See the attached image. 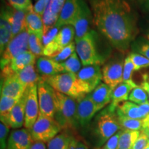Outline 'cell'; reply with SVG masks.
<instances>
[{
  "label": "cell",
  "mask_w": 149,
  "mask_h": 149,
  "mask_svg": "<svg viewBox=\"0 0 149 149\" xmlns=\"http://www.w3.org/2000/svg\"><path fill=\"white\" fill-rule=\"evenodd\" d=\"M29 33L24 30L13 37L1 54V69L8 65L19 55L29 50Z\"/></svg>",
  "instance_id": "obj_7"
},
{
  "label": "cell",
  "mask_w": 149,
  "mask_h": 149,
  "mask_svg": "<svg viewBox=\"0 0 149 149\" xmlns=\"http://www.w3.org/2000/svg\"><path fill=\"white\" fill-rule=\"evenodd\" d=\"M55 101L56 110L54 118L62 130H77V100L55 90Z\"/></svg>",
  "instance_id": "obj_4"
},
{
  "label": "cell",
  "mask_w": 149,
  "mask_h": 149,
  "mask_svg": "<svg viewBox=\"0 0 149 149\" xmlns=\"http://www.w3.org/2000/svg\"><path fill=\"white\" fill-rule=\"evenodd\" d=\"M72 137L67 132L60 133L48 141L47 149H69Z\"/></svg>",
  "instance_id": "obj_30"
},
{
  "label": "cell",
  "mask_w": 149,
  "mask_h": 149,
  "mask_svg": "<svg viewBox=\"0 0 149 149\" xmlns=\"http://www.w3.org/2000/svg\"><path fill=\"white\" fill-rule=\"evenodd\" d=\"M61 64L64 68V73L70 72V73L77 74L81 70L82 66L81 60H79V57L76 51L72 54L69 58Z\"/></svg>",
  "instance_id": "obj_32"
},
{
  "label": "cell",
  "mask_w": 149,
  "mask_h": 149,
  "mask_svg": "<svg viewBox=\"0 0 149 149\" xmlns=\"http://www.w3.org/2000/svg\"><path fill=\"white\" fill-rule=\"evenodd\" d=\"M29 130L34 141L48 143L60 133L62 128L55 118L40 113L36 122Z\"/></svg>",
  "instance_id": "obj_6"
},
{
  "label": "cell",
  "mask_w": 149,
  "mask_h": 149,
  "mask_svg": "<svg viewBox=\"0 0 149 149\" xmlns=\"http://www.w3.org/2000/svg\"><path fill=\"white\" fill-rule=\"evenodd\" d=\"M41 77L51 85L54 90L75 100L82 97L91 92L88 86L79 79L76 74L65 72L51 77Z\"/></svg>",
  "instance_id": "obj_3"
},
{
  "label": "cell",
  "mask_w": 149,
  "mask_h": 149,
  "mask_svg": "<svg viewBox=\"0 0 149 149\" xmlns=\"http://www.w3.org/2000/svg\"><path fill=\"white\" fill-rule=\"evenodd\" d=\"M35 1H37V0H35Z\"/></svg>",
  "instance_id": "obj_56"
},
{
  "label": "cell",
  "mask_w": 149,
  "mask_h": 149,
  "mask_svg": "<svg viewBox=\"0 0 149 149\" xmlns=\"http://www.w3.org/2000/svg\"><path fill=\"white\" fill-rule=\"evenodd\" d=\"M122 130H120L116 134L112 136L111 138L106 142V144L104 145L102 149H117L119 139H120L121 133H122Z\"/></svg>",
  "instance_id": "obj_43"
},
{
  "label": "cell",
  "mask_w": 149,
  "mask_h": 149,
  "mask_svg": "<svg viewBox=\"0 0 149 149\" xmlns=\"http://www.w3.org/2000/svg\"><path fill=\"white\" fill-rule=\"evenodd\" d=\"M28 10H19L12 7H6L1 9V11L6 15L12 26L13 38L24 30L26 29V17Z\"/></svg>",
  "instance_id": "obj_18"
},
{
  "label": "cell",
  "mask_w": 149,
  "mask_h": 149,
  "mask_svg": "<svg viewBox=\"0 0 149 149\" xmlns=\"http://www.w3.org/2000/svg\"><path fill=\"white\" fill-rule=\"evenodd\" d=\"M116 113L122 129L141 131L143 126V119L142 120H139V119L130 118V117L123 115L117 111Z\"/></svg>",
  "instance_id": "obj_31"
},
{
  "label": "cell",
  "mask_w": 149,
  "mask_h": 149,
  "mask_svg": "<svg viewBox=\"0 0 149 149\" xmlns=\"http://www.w3.org/2000/svg\"><path fill=\"white\" fill-rule=\"evenodd\" d=\"M128 101L140 105L149 101L148 95L146 91L141 86H137L130 92Z\"/></svg>",
  "instance_id": "obj_35"
},
{
  "label": "cell",
  "mask_w": 149,
  "mask_h": 149,
  "mask_svg": "<svg viewBox=\"0 0 149 149\" xmlns=\"http://www.w3.org/2000/svg\"><path fill=\"white\" fill-rule=\"evenodd\" d=\"M93 22L111 45L121 53L131 46L139 33L137 17L126 0H89Z\"/></svg>",
  "instance_id": "obj_1"
},
{
  "label": "cell",
  "mask_w": 149,
  "mask_h": 149,
  "mask_svg": "<svg viewBox=\"0 0 149 149\" xmlns=\"http://www.w3.org/2000/svg\"><path fill=\"white\" fill-rule=\"evenodd\" d=\"M132 52L144 56L149 59V41L144 37H138L132 43Z\"/></svg>",
  "instance_id": "obj_34"
},
{
  "label": "cell",
  "mask_w": 149,
  "mask_h": 149,
  "mask_svg": "<svg viewBox=\"0 0 149 149\" xmlns=\"http://www.w3.org/2000/svg\"><path fill=\"white\" fill-rule=\"evenodd\" d=\"M10 126L1 122L0 123V148L7 149L8 144V135L10 130Z\"/></svg>",
  "instance_id": "obj_40"
},
{
  "label": "cell",
  "mask_w": 149,
  "mask_h": 149,
  "mask_svg": "<svg viewBox=\"0 0 149 149\" xmlns=\"http://www.w3.org/2000/svg\"><path fill=\"white\" fill-rule=\"evenodd\" d=\"M66 1V0H52L50 5L46 8L45 11H48L53 15L59 17Z\"/></svg>",
  "instance_id": "obj_41"
},
{
  "label": "cell",
  "mask_w": 149,
  "mask_h": 149,
  "mask_svg": "<svg viewBox=\"0 0 149 149\" xmlns=\"http://www.w3.org/2000/svg\"><path fill=\"white\" fill-rule=\"evenodd\" d=\"M93 19L92 11L84 0H79V8L72 26L74 29V42L80 40L88 33Z\"/></svg>",
  "instance_id": "obj_11"
},
{
  "label": "cell",
  "mask_w": 149,
  "mask_h": 149,
  "mask_svg": "<svg viewBox=\"0 0 149 149\" xmlns=\"http://www.w3.org/2000/svg\"><path fill=\"white\" fill-rule=\"evenodd\" d=\"M149 139L144 134L141 133L140 135L135 141V144L132 149H145V148L148 144Z\"/></svg>",
  "instance_id": "obj_44"
},
{
  "label": "cell",
  "mask_w": 149,
  "mask_h": 149,
  "mask_svg": "<svg viewBox=\"0 0 149 149\" xmlns=\"http://www.w3.org/2000/svg\"><path fill=\"white\" fill-rule=\"evenodd\" d=\"M12 8L19 10H28L33 6L31 0H7Z\"/></svg>",
  "instance_id": "obj_39"
},
{
  "label": "cell",
  "mask_w": 149,
  "mask_h": 149,
  "mask_svg": "<svg viewBox=\"0 0 149 149\" xmlns=\"http://www.w3.org/2000/svg\"><path fill=\"white\" fill-rule=\"evenodd\" d=\"M79 0H66L59 13L56 25L59 28L72 25L77 13Z\"/></svg>",
  "instance_id": "obj_21"
},
{
  "label": "cell",
  "mask_w": 149,
  "mask_h": 149,
  "mask_svg": "<svg viewBox=\"0 0 149 149\" xmlns=\"http://www.w3.org/2000/svg\"><path fill=\"white\" fill-rule=\"evenodd\" d=\"M19 100V99L1 96V98H0V118H1V122L8 125L9 115Z\"/></svg>",
  "instance_id": "obj_29"
},
{
  "label": "cell",
  "mask_w": 149,
  "mask_h": 149,
  "mask_svg": "<svg viewBox=\"0 0 149 149\" xmlns=\"http://www.w3.org/2000/svg\"><path fill=\"white\" fill-rule=\"evenodd\" d=\"M116 111L109 107L97 115L91 129V140L96 148L103 147L112 136L122 130Z\"/></svg>",
  "instance_id": "obj_2"
},
{
  "label": "cell",
  "mask_w": 149,
  "mask_h": 149,
  "mask_svg": "<svg viewBox=\"0 0 149 149\" xmlns=\"http://www.w3.org/2000/svg\"><path fill=\"white\" fill-rule=\"evenodd\" d=\"M34 142L27 128L13 130L8 137L7 149H29Z\"/></svg>",
  "instance_id": "obj_17"
},
{
  "label": "cell",
  "mask_w": 149,
  "mask_h": 149,
  "mask_svg": "<svg viewBox=\"0 0 149 149\" xmlns=\"http://www.w3.org/2000/svg\"><path fill=\"white\" fill-rule=\"evenodd\" d=\"M26 92L27 95L26 100L24 126L28 130H31L40 114L37 84L28 86Z\"/></svg>",
  "instance_id": "obj_13"
},
{
  "label": "cell",
  "mask_w": 149,
  "mask_h": 149,
  "mask_svg": "<svg viewBox=\"0 0 149 149\" xmlns=\"http://www.w3.org/2000/svg\"><path fill=\"white\" fill-rule=\"evenodd\" d=\"M76 75L83 83L88 86L92 92L102 83V69L101 65L94 64L83 66Z\"/></svg>",
  "instance_id": "obj_15"
},
{
  "label": "cell",
  "mask_w": 149,
  "mask_h": 149,
  "mask_svg": "<svg viewBox=\"0 0 149 149\" xmlns=\"http://www.w3.org/2000/svg\"><path fill=\"white\" fill-rule=\"evenodd\" d=\"M113 91L107 84L102 82L92 92L88 93V95L95 105L102 110L111 104Z\"/></svg>",
  "instance_id": "obj_22"
},
{
  "label": "cell",
  "mask_w": 149,
  "mask_h": 149,
  "mask_svg": "<svg viewBox=\"0 0 149 149\" xmlns=\"http://www.w3.org/2000/svg\"><path fill=\"white\" fill-rule=\"evenodd\" d=\"M36 60V56L29 50L23 52L16 57L10 64L1 69V78L13 75L16 72L23 69L28 66L35 64Z\"/></svg>",
  "instance_id": "obj_14"
},
{
  "label": "cell",
  "mask_w": 149,
  "mask_h": 149,
  "mask_svg": "<svg viewBox=\"0 0 149 149\" xmlns=\"http://www.w3.org/2000/svg\"><path fill=\"white\" fill-rule=\"evenodd\" d=\"M130 59L133 62L135 66V71L139 70L141 68H148L149 67V59L144 56L139 55L138 53L131 52L129 55Z\"/></svg>",
  "instance_id": "obj_38"
},
{
  "label": "cell",
  "mask_w": 149,
  "mask_h": 149,
  "mask_svg": "<svg viewBox=\"0 0 149 149\" xmlns=\"http://www.w3.org/2000/svg\"><path fill=\"white\" fill-rule=\"evenodd\" d=\"M144 7L145 9H146L148 12H149V0H145Z\"/></svg>",
  "instance_id": "obj_51"
},
{
  "label": "cell",
  "mask_w": 149,
  "mask_h": 149,
  "mask_svg": "<svg viewBox=\"0 0 149 149\" xmlns=\"http://www.w3.org/2000/svg\"><path fill=\"white\" fill-rule=\"evenodd\" d=\"M140 134L141 131L139 130L122 129L117 149H132Z\"/></svg>",
  "instance_id": "obj_28"
},
{
  "label": "cell",
  "mask_w": 149,
  "mask_h": 149,
  "mask_svg": "<svg viewBox=\"0 0 149 149\" xmlns=\"http://www.w3.org/2000/svg\"><path fill=\"white\" fill-rule=\"evenodd\" d=\"M75 42L70 43L69 45H68L66 47H65L64 49L61 51L60 53H59L55 57H51L54 61L58 63H62L68 59L71 56V55L74 52H75Z\"/></svg>",
  "instance_id": "obj_37"
},
{
  "label": "cell",
  "mask_w": 149,
  "mask_h": 149,
  "mask_svg": "<svg viewBox=\"0 0 149 149\" xmlns=\"http://www.w3.org/2000/svg\"><path fill=\"white\" fill-rule=\"evenodd\" d=\"M27 87L19 80L13 74L5 78H1V96L20 99L24 95Z\"/></svg>",
  "instance_id": "obj_16"
},
{
  "label": "cell",
  "mask_w": 149,
  "mask_h": 149,
  "mask_svg": "<svg viewBox=\"0 0 149 149\" xmlns=\"http://www.w3.org/2000/svg\"><path fill=\"white\" fill-rule=\"evenodd\" d=\"M141 86L142 87L145 91H146V92L147 93V94H148V99H149V83L146 81H143V82L141 83Z\"/></svg>",
  "instance_id": "obj_49"
},
{
  "label": "cell",
  "mask_w": 149,
  "mask_h": 149,
  "mask_svg": "<svg viewBox=\"0 0 149 149\" xmlns=\"http://www.w3.org/2000/svg\"><path fill=\"white\" fill-rule=\"evenodd\" d=\"M132 1H137V0H132Z\"/></svg>",
  "instance_id": "obj_55"
},
{
  "label": "cell",
  "mask_w": 149,
  "mask_h": 149,
  "mask_svg": "<svg viewBox=\"0 0 149 149\" xmlns=\"http://www.w3.org/2000/svg\"><path fill=\"white\" fill-rule=\"evenodd\" d=\"M26 95L27 92L26 90L24 95L19 99L17 103L15 105L9 115L8 125L10 128H14V129H19L24 126Z\"/></svg>",
  "instance_id": "obj_20"
},
{
  "label": "cell",
  "mask_w": 149,
  "mask_h": 149,
  "mask_svg": "<svg viewBox=\"0 0 149 149\" xmlns=\"http://www.w3.org/2000/svg\"><path fill=\"white\" fill-rule=\"evenodd\" d=\"M135 71V66L130 59V56L128 55L124 59V69H123V81L124 82L134 84L133 80V74Z\"/></svg>",
  "instance_id": "obj_36"
},
{
  "label": "cell",
  "mask_w": 149,
  "mask_h": 149,
  "mask_svg": "<svg viewBox=\"0 0 149 149\" xmlns=\"http://www.w3.org/2000/svg\"><path fill=\"white\" fill-rule=\"evenodd\" d=\"M69 149H89L86 144L79 140L75 137H72L71 142H70Z\"/></svg>",
  "instance_id": "obj_46"
},
{
  "label": "cell",
  "mask_w": 149,
  "mask_h": 149,
  "mask_svg": "<svg viewBox=\"0 0 149 149\" xmlns=\"http://www.w3.org/2000/svg\"><path fill=\"white\" fill-rule=\"evenodd\" d=\"M141 133L144 134L149 139V115L143 119V126L141 130Z\"/></svg>",
  "instance_id": "obj_47"
},
{
  "label": "cell",
  "mask_w": 149,
  "mask_h": 149,
  "mask_svg": "<svg viewBox=\"0 0 149 149\" xmlns=\"http://www.w3.org/2000/svg\"><path fill=\"white\" fill-rule=\"evenodd\" d=\"M77 128H86L90 124L96 113L101 111V109L91 100L88 94L77 99Z\"/></svg>",
  "instance_id": "obj_12"
},
{
  "label": "cell",
  "mask_w": 149,
  "mask_h": 149,
  "mask_svg": "<svg viewBox=\"0 0 149 149\" xmlns=\"http://www.w3.org/2000/svg\"><path fill=\"white\" fill-rule=\"evenodd\" d=\"M44 44L42 43V38L34 33H29V50L34 54L36 57L44 56Z\"/></svg>",
  "instance_id": "obj_33"
},
{
  "label": "cell",
  "mask_w": 149,
  "mask_h": 149,
  "mask_svg": "<svg viewBox=\"0 0 149 149\" xmlns=\"http://www.w3.org/2000/svg\"><path fill=\"white\" fill-rule=\"evenodd\" d=\"M144 37L149 41V24L144 31Z\"/></svg>",
  "instance_id": "obj_50"
},
{
  "label": "cell",
  "mask_w": 149,
  "mask_h": 149,
  "mask_svg": "<svg viewBox=\"0 0 149 149\" xmlns=\"http://www.w3.org/2000/svg\"><path fill=\"white\" fill-rule=\"evenodd\" d=\"M116 111L123 115L133 119L142 120L146 117L139 107V105L130 101H126L120 104L117 107Z\"/></svg>",
  "instance_id": "obj_27"
},
{
  "label": "cell",
  "mask_w": 149,
  "mask_h": 149,
  "mask_svg": "<svg viewBox=\"0 0 149 149\" xmlns=\"http://www.w3.org/2000/svg\"><path fill=\"white\" fill-rule=\"evenodd\" d=\"M14 74L26 87L36 84L41 79V76L35 70L34 64L26 66L16 72Z\"/></svg>",
  "instance_id": "obj_25"
},
{
  "label": "cell",
  "mask_w": 149,
  "mask_h": 149,
  "mask_svg": "<svg viewBox=\"0 0 149 149\" xmlns=\"http://www.w3.org/2000/svg\"><path fill=\"white\" fill-rule=\"evenodd\" d=\"M52 1V0H46V8L50 5V3Z\"/></svg>",
  "instance_id": "obj_53"
},
{
  "label": "cell",
  "mask_w": 149,
  "mask_h": 149,
  "mask_svg": "<svg viewBox=\"0 0 149 149\" xmlns=\"http://www.w3.org/2000/svg\"><path fill=\"white\" fill-rule=\"evenodd\" d=\"M29 149H47L44 142L42 141H34Z\"/></svg>",
  "instance_id": "obj_48"
},
{
  "label": "cell",
  "mask_w": 149,
  "mask_h": 149,
  "mask_svg": "<svg viewBox=\"0 0 149 149\" xmlns=\"http://www.w3.org/2000/svg\"><path fill=\"white\" fill-rule=\"evenodd\" d=\"M137 86V85L135 83L131 84L124 82V81L117 86L112 93L111 102L109 107L113 111H116L119 104L127 101L130 92Z\"/></svg>",
  "instance_id": "obj_23"
},
{
  "label": "cell",
  "mask_w": 149,
  "mask_h": 149,
  "mask_svg": "<svg viewBox=\"0 0 149 149\" xmlns=\"http://www.w3.org/2000/svg\"><path fill=\"white\" fill-rule=\"evenodd\" d=\"M60 29L61 28H59L58 26H57L55 24L49 31L44 33L42 37V43L44 44V46L48 45V44H50L55 38V37L58 34Z\"/></svg>",
  "instance_id": "obj_42"
},
{
  "label": "cell",
  "mask_w": 149,
  "mask_h": 149,
  "mask_svg": "<svg viewBox=\"0 0 149 149\" xmlns=\"http://www.w3.org/2000/svg\"><path fill=\"white\" fill-rule=\"evenodd\" d=\"M143 81H146L149 83V75H148V74H144L143 76Z\"/></svg>",
  "instance_id": "obj_52"
},
{
  "label": "cell",
  "mask_w": 149,
  "mask_h": 149,
  "mask_svg": "<svg viewBox=\"0 0 149 149\" xmlns=\"http://www.w3.org/2000/svg\"><path fill=\"white\" fill-rule=\"evenodd\" d=\"M145 149H149V142H148V144L147 145V146L145 148Z\"/></svg>",
  "instance_id": "obj_54"
},
{
  "label": "cell",
  "mask_w": 149,
  "mask_h": 149,
  "mask_svg": "<svg viewBox=\"0 0 149 149\" xmlns=\"http://www.w3.org/2000/svg\"><path fill=\"white\" fill-rule=\"evenodd\" d=\"M36 69L41 77H51L55 74L64 73L61 63L56 62L51 57L42 56L36 60Z\"/></svg>",
  "instance_id": "obj_19"
},
{
  "label": "cell",
  "mask_w": 149,
  "mask_h": 149,
  "mask_svg": "<svg viewBox=\"0 0 149 149\" xmlns=\"http://www.w3.org/2000/svg\"><path fill=\"white\" fill-rule=\"evenodd\" d=\"M40 113L46 116L53 117L55 114V90L41 77L37 82Z\"/></svg>",
  "instance_id": "obj_9"
},
{
  "label": "cell",
  "mask_w": 149,
  "mask_h": 149,
  "mask_svg": "<svg viewBox=\"0 0 149 149\" xmlns=\"http://www.w3.org/2000/svg\"><path fill=\"white\" fill-rule=\"evenodd\" d=\"M26 29L29 33H34L42 38L44 33V26L42 16L35 12L33 6L28 10L26 17Z\"/></svg>",
  "instance_id": "obj_24"
},
{
  "label": "cell",
  "mask_w": 149,
  "mask_h": 149,
  "mask_svg": "<svg viewBox=\"0 0 149 149\" xmlns=\"http://www.w3.org/2000/svg\"><path fill=\"white\" fill-rule=\"evenodd\" d=\"M74 39V29L72 25L61 27L55 38L50 44L44 46V56L55 57L70 43L73 42Z\"/></svg>",
  "instance_id": "obj_10"
},
{
  "label": "cell",
  "mask_w": 149,
  "mask_h": 149,
  "mask_svg": "<svg viewBox=\"0 0 149 149\" xmlns=\"http://www.w3.org/2000/svg\"><path fill=\"white\" fill-rule=\"evenodd\" d=\"M13 39L12 26L6 15L1 11L0 17V51L3 53L8 43Z\"/></svg>",
  "instance_id": "obj_26"
},
{
  "label": "cell",
  "mask_w": 149,
  "mask_h": 149,
  "mask_svg": "<svg viewBox=\"0 0 149 149\" xmlns=\"http://www.w3.org/2000/svg\"><path fill=\"white\" fill-rule=\"evenodd\" d=\"M46 8V0H37L35 4L33 6L35 12L40 16L43 17Z\"/></svg>",
  "instance_id": "obj_45"
},
{
  "label": "cell",
  "mask_w": 149,
  "mask_h": 149,
  "mask_svg": "<svg viewBox=\"0 0 149 149\" xmlns=\"http://www.w3.org/2000/svg\"><path fill=\"white\" fill-rule=\"evenodd\" d=\"M124 64V59L119 55L110 59L102 67V80L113 90L123 82Z\"/></svg>",
  "instance_id": "obj_8"
},
{
  "label": "cell",
  "mask_w": 149,
  "mask_h": 149,
  "mask_svg": "<svg viewBox=\"0 0 149 149\" xmlns=\"http://www.w3.org/2000/svg\"><path fill=\"white\" fill-rule=\"evenodd\" d=\"M97 37L95 31L91 30L82 38L74 42L76 53L83 66L104 64L103 57L97 51Z\"/></svg>",
  "instance_id": "obj_5"
}]
</instances>
